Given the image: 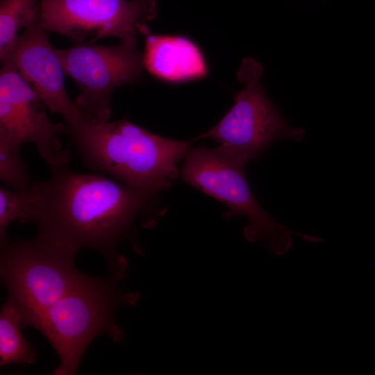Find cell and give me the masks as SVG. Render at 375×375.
Instances as JSON below:
<instances>
[{
  "label": "cell",
  "mask_w": 375,
  "mask_h": 375,
  "mask_svg": "<svg viewBox=\"0 0 375 375\" xmlns=\"http://www.w3.org/2000/svg\"><path fill=\"white\" fill-rule=\"evenodd\" d=\"M185 158L181 169L184 181L227 206L225 219L238 215L246 217L249 224L244 229V235L248 241L260 240L274 253L283 255L292 245L290 234L310 240V235L283 226L262 208L247 183L246 165L219 147L190 149Z\"/></svg>",
  "instance_id": "277c9868"
},
{
  "label": "cell",
  "mask_w": 375,
  "mask_h": 375,
  "mask_svg": "<svg viewBox=\"0 0 375 375\" xmlns=\"http://www.w3.org/2000/svg\"><path fill=\"white\" fill-rule=\"evenodd\" d=\"M8 61L34 88L46 107L63 117L65 124L90 122L67 92L62 62L40 21L19 36Z\"/></svg>",
  "instance_id": "30bf717a"
},
{
  "label": "cell",
  "mask_w": 375,
  "mask_h": 375,
  "mask_svg": "<svg viewBox=\"0 0 375 375\" xmlns=\"http://www.w3.org/2000/svg\"><path fill=\"white\" fill-rule=\"evenodd\" d=\"M262 65L251 57L243 60L238 78L244 84L235 103L222 119L199 138H210L219 148L246 165L256 160L274 141H300L305 132L290 127L266 95L261 85Z\"/></svg>",
  "instance_id": "8992f818"
},
{
  "label": "cell",
  "mask_w": 375,
  "mask_h": 375,
  "mask_svg": "<svg viewBox=\"0 0 375 375\" xmlns=\"http://www.w3.org/2000/svg\"><path fill=\"white\" fill-rule=\"evenodd\" d=\"M65 125L88 167L153 195L178 176L176 165L194 142L164 138L127 119Z\"/></svg>",
  "instance_id": "7a4b0ae2"
},
{
  "label": "cell",
  "mask_w": 375,
  "mask_h": 375,
  "mask_svg": "<svg viewBox=\"0 0 375 375\" xmlns=\"http://www.w3.org/2000/svg\"><path fill=\"white\" fill-rule=\"evenodd\" d=\"M31 188V187H30ZM30 188L24 191L14 190L6 187L0 188V243L7 242L6 231L10 223L29 222L32 194Z\"/></svg>",
  "instance_id": "9a60e30c"
},
{
  "label": "cell",
  "mask_w": 375,
  "mask_h": 375,
  "mask_svg": "<svg viewBox=\"0 0 375 375\" xmlns=\"http://www.w3.org/2000/svg\"><path fill=\"white\" fill-rule=\"evenodd\" d=\"M1 247V278L8 299L22 310L26 326L84 275L74 266L75 253L40 235Z\"/></svg>",
  "instance_id": "5b68a950"
},
{
  "label": "cell",
  "mask_w": 375,
  "mask_h": 375,
  "mask_svg": "<svg viewBox=\"0 0 375 375\" xmlns=\"http://www.w3.org/2000/svg\"><path fill=\"white\" fill-rule=\"evenodd\" d=\"M40 21V0H1L0 60L1 65L12 58L22 28Z\"/></svg>",
  "instance_id": "4fadbf2b"
},
{
  "label": "cell",
  "mask_w": 375,
  "mask_h": 375,
  "mask_svg": "<svg viewBox=\"0 0 375 375\" xmlns=\"http://www.w3.org/2000/svg\"><path fill=\"white\" fill-rule=\"evenodd\" d=\"M21 147L0 136V179L5 187L17 191L28 190L32 181L20 153Z\"/></svg>",
  "instance_id": "5bb4252c"
},
{
  "label": "cell",
  "mask_w": 375,
  "mask_h": 375,
  "mask_svg": "<svg viewBox=\"0 0 375 375\" xmlns=\"http://www.w3.org/2000/svg\"><path fill=\"white\" fill-rule=\"evenodd\" d=\"M142 54L144 68L166 82H185L208 74L200 49L185 37L149 33L146 35Z\"/></svg>",
  "instance_id": "8fae6325"
},
{
  "label": "cell",
  "mask_w": 375,
  "mask_h": 375,
  "mask_svg": "<svg viewBox=\"0 0 375 375\" xmlns=\"http://www.w3.org/2000/svg\"><path fill=\"white\" fill-rule=\"evenodd\" d=\"M1 65L0 136L21 145L33 143L51 169L67 165L69 151L59 140L66 133L65 124L49 119L45 104L11 61Z\"/></svg>",
  "instance_id": "9c48e42d"
},
{
  "label": "cell",
  "mask_w": 375,
  "mask_h": 375,
  "mask_svg": "<svg viewBox=\"0 0 375 375\" xmlns=\"http://www.w3.org/2000/svg\"><path fill=\"white\" fill-rule=\"evenodd\" d=\"M121 279L115 275L108 278L83 275L63 297L31 319L29 326L39 330L58 354L60 365L54 374H75L88 346L99 335L107 334L115 342L122 339L115 313L122 306L136 305L140 296L123 293Z\"/></svg>",
  "instance_id": "3957f363"
},
{
  "label": "cell",
  "mask_w": 375,
  "mask_h": 375,
  "mask_svg": "<svg viewBox=\"0 0 375 375\" xmlns=\"http://www.w3.org/2000/svg\"><path fill=\"white\" fill-rule=\"evenodd\" d=\"M40 25L47 33L76 44L104 38L137 44L149 34L147 23L157 15L156 0H40Z\"/></svg>",
  "instance_id": "52a82bcc"
},
{
  "label": "cell",
  "mask_w": 375,
  "mask_h": 375,
  "mask_svg": "<svg viewBox=\"0 0 375 375\" xmlns=\"http://www.w3.org/2000/svg\"><path fill=\"white\" fill-rule=\"evenodd\" d=\"M57 53L78 90L75 103L92 122L109 121L113 91L142 81L145 69L137 44H75Z\"/></svg>",
  "instance_id": "ba28073f"
},
{
  "label": "cell",
  "mask_w": 375,
  "mask_h": 375,
  "mask_svg": "<svg viewBox=\"0 0 375 375\" xmlns=\"http://www.w3.org/2000/svg\"><path fill=\"white\" fill-rule=\"evenodd\" d=\"M26 327L22 310L8 299L0 312V365L31 364L35 361V351L23 337Z\"/></svg>",
  "instance_id": "7c38bea8"
},
{
  "label": "cell",
  "mask_w": 375,
  "mask_h": 375,
  "mask_svg": "<svg viewBox=\"0 0 375 375\" xmlns=\"http://www.w3.org/2000/svg\"><path fill=\"white\" fill-rule=\"evenodd\" d=\"M51 177L35 182L29 222L39 235L76 253L88 247L104 256L112 275L124 278L126 258L119 246L134 234V222L147 212L155 195L112 177L53 168Z\"/></svg>",
  "instance_id": "6da1fadb"
}]
</instances>
